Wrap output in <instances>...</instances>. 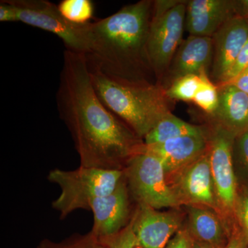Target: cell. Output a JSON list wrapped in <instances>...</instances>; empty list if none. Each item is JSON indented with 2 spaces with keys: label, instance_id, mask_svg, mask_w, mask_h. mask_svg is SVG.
I'll return each instance as SVG.
<instances>
[{
  "label": "cell",
  "instance_id": "18",
  "mask_svg": "<svg viewBox=\"0 0 248 248\" xmlns=\"http://www.w3.org/2000/svg\"><path fill=\"white\" fill-rule=\"evenodd\" d=\"M208 130L181 120L172 113L168 114L155 125L143 138L146 146L162 143L172 139L187 135H205Z\"/></svg>",
  "mask_w": 248,
  "mask_h": 248
},
{
  "label": "cell",
  "instance_id": "3",
  "mask_svg": "<svg viewBox=\"0 0 248 248\" xmlns=\"http://www.w3.org/2000/svg\"><path fill=\"white\" fill-rule=\"evenodd\" d=\"M88 64L98 97L139 138L143 140L161 119L171 113L170 99L160 85L118 79L106 74L89 62Z\"/></svg>",
  "mask_w": 248,
  "mask_h": 248
},
{
  "label": "cell",
  "instance_id": "22",
  "mask_svg": "<svg viewBox=\"0 0 248 248\" xmlns=\"http://www.w3.org/2000/svg\"><path fill=\"white\" fill-rule=\"evenodd\" d=\"M200 76L190 75L182 77L165 89L166 96L170 100L193 102L196 93L200 88Z\"/></svg>",
  "mask_w": 248,
  "mask_h": 248
},
{
  "label": "cell",
  "instance_id": "8",
  "mask_svg": "<svg viewBox=\"0 0 248 248\" xmlns=\"http://www.w3.org/2000/svg\"><path fill=\"white\" fill-rule=\"evenodd\" d=\"M235 137L215 122L208 130L210 170L217 200L225 218L234 213L239 195L232 159Z\"/></svg>",
  "mask_w": 248,
  "mask_h": 248
},
{
  "label": "cell",
  "instance_id": "10",
  "mask_svg": "<svg viewBox=\"0 0 248 248\" xmlns=\"http://www.w3.org/2000/svg\"><path fill=\"white\" fill-rule=\"evenodd\" d=\"M131 199L124 177L115 190L93 201L90 206L94 218L91 233L102 241L123 231L135 210H132Z\"/></svg>",
  "mask_w": 248,
  "mask_h": 248
},
{
  "label": "cell",
  "instance_id": "17",
  "mask_svg": "<svg viewBox=\"0 0 248 248\" xmlns=\"http://www.w3.org/2000/svg\"><path fill=\"white\" fill-rule=\"evenodd\" d=\"M187 207V232L191 237L201 242L226 248L232 228L226 218L212 209L197 205Z\"/></svg>",
  "mask_w": 248,
  "mask_h": 248
},
{
  "label": "cell",
  "instance_id": "1",
  "mask_svg": "<svg viewBox=\"0 0 248 248\" xmlns=\"http://www.w3.org/2000/svg\"><path fill=\"white\" fill-rule=\"evenodd\" d=\"M60 119L71 133L80 166L124 170L144 142L98 97L85 54L65 50L56 94Z\"/></svg>",
  "mask_w": 248,
  "mask_h": 248
},
{
  "label": "cell",
  "instance_id": "23",
  "mask_svg": "<svg viewBox=\"0 0 248 248\" xmlns=\"http://www.w3.org/2000/svg\"><path fill=\"white\" fill-rule=\"evenodd\" d=\"M232 159L235 174L241 172L248 179V130L235 137Z\"/></svg>",
  "mask_w": 248,
  "mask_h": 248
},
{
  "label": "cell",
  "instance_id": "5",
  "mask_svg": "<svg viewBox=\"0 0 248 248\" xmlns=\"http://www.w3.org/2000/svg\"><path fill=\"white\" fill-rule=\"evenodd\" d=\"M187 1H154L147 42L148 60L159 84L183 42Z\"/></svg>",
  "mask_w": 248,
  "mask_h": 248
},
{
  "label": "cell",
  "instance_id": "20",
  "mask_svg": "<svg viewBox=\"0 0 248 248\" xmlns=\"http://www.w3.org/2000/svg\"><path fill=\"white\" fill-rule=\"evenodd\" d=\"M58 6L63 17L74 24H88L94 14L91 0H62Z\"/></svg>",
  "mask_w": 248,
  "mask_h": 248
},
{
  "label": "cell",
  "instance_id": "14",
  "mask_svg": "<svg viewBox=\"0 0 248 248\" xmlns=\"http://www.w3.org/2000/svg\"><path fill=\"white\" fill-rule=\"evenodd\" d=\"M208 133L180 137L150 146L144 144V150L161 161L167 177L198 159L208 151Z\"/></svg>",
  "mask_w": 248,
  "mask_h": 248
},
{
  "label": "cell",
  "instance_id": "29",
  "mask_svg": "<svg viewBox=\"0 0 248 248\" xmlns=\"http://www.w3.org/2000/svg\"><path fill=\"white\" fill-rule=\"evenodd\" d=\"M226 248H248L247 241L240 228H232Z\"/></svg>",
  "mask_w": 248,
  "mask_h": 248
},
{
  "label": "cell",
  "instance_id": "13",
  "mask_svg": "<svg viewBox=\"0 0 248 248\" xmlns=\"http://www.w3.org/2000/svg\"><path fill=\"white\" fill-rule=\"evenodd\" d=\"M213 45L212 37L190 35L178 48L167 73L159 83L166 89L182 77L207 72L211 66Z\"/></svg>",
  "mask_w": 248,
  "mask_h": 248
},
{
  "label": "cell",
  "instance_id": "9",
  "mask_svg": "<svg viewBox=\"0 0 248 248\" xmlns=\"http://www.w3.org/2000/svg\"><path fill=\"white\" fill-rule=\"evenodd\" d=\"M166 179L181 205L206 207L223 217L215 193L209 149L198 159Z\"/></svg>",
  "mask_w": 248,
  "mask_h": 248
},
{
  "label": "cell",
  "instance_id": "25",
  "mask_svg": "<svg viewBox=\"0 0 248 248\" xmlns=\"http://www.w3.org/2000/svg\"><path fill=\"white\" fill-rule=\"evenodd\" d=\"M234 214L239 220L240 229L246 237L248 246V190L241 195H238Z\"/></svg>",
  "mask_w": 248,
  "mask_h": 248
},
{
  "label": "cell",
  "instance_id": "27",
  "mask_svg": "<svg viewBox=\"0 0 248 248\" xmlns=\"http://www.w3.org/2000/svg\"><path fill=\"white\" fill-rule=\"evenodd\" d=\"M165 248H192V238L187 229L179 230Z\"/></svg>",
  "mask_w": 248,
  "mask_h": 248
},
{
  "label": "cell",
  "instance_id": "12",
  "mask_svg": "<svg viewBox=\"0 0 248 248\" xmlns=\"http://www.w3.org/2000/svg\"><path fill=\"white\" fill-rule=\"evenodd\" d=\"M212 39L213 53L210 79L217 86L223 82L248 40V21L234 16L227 21Z\"/></svg>",
  "mask_w": 248,
  "mask_h": 248
},
{
  "label": "cell",
  "instance_id": "2",
  "mask_svg": "<svg viewBox=\"0 0 248 248\" xmlns=\"http://www.w3.org/2000/svg\"><path fill=\"white\" fill-rule=\"evenodd\" d=\"M153 4L152 0H141L89 23L88 62L118 79L153 83L155 75L147 53Z\"/></svg>",
  "mask_w": 248,
  "mask_h": 248
},
{
  "label": "cell",
  "instance_id": "4",
  "mask_svg": "<svg viewBox=\"0 0 248 248\" xmlns=\"http://www.w3.org/2000/svg\"><path fill=\"white\" fill-rule=\"evenodd\" d=\"M124 178V170H107L79 166L73 170H51L49 182L60 187V195L52 202V208L65 219L78 210H90L96 199L115 190Z\"/></svg>",
  "mask_w": 248,
  "mask_h": 248
},
{
  "label": "cell",
  "instance_id": "11",
  "mask_svg": "<svg viewBox=\"0 0 248 248\" xmlns=\"http://www.w3.org/2000/svg\"><path fill=\"white\" fill-rule=\"evenodd\" d=\"M183 216L177 211L160 212L137 204L130 225L143 248H165L182 229Z\"/></svg>",
  "mask_w": 248,
  "mask_h": 248
},
{
  "label": "cell",
  "instance_id": "32",
  "mask_svg": "<svg viewBox=\"0 0 248 248\" xmlns=\"http://www.w3.org/2000/svg\"><path fill=\"white\" fill-rule=\"evenodd\" d=\"M192 238V237H191ZM192 248H222L217 247V246H213L205 243L201 242V241H197L192 238Z\"/></svg>",
  "mask_w": 248,
  "mask_h": 248
},
{
  "label": "cell",
  "instance_id": "33",
  "mask_svg": "<svg viewBox=\"0 0 248 248\" xmlns=\"http://www.w3.org/2000/svg\"></svg>",
  "mask_w": 248,
  "mask_h": 248
},
{
  "label": "cell",
  "instance_id": "21",
  "mask_svg": "<svg viewBox=\"0 0 248 248\" xmlns=\"http://www.w3.org/2000/svg\"><path fill=\"white\" fill-rule=\"evenodd\" d=\"M36 248H110L90 231L86 234H72L60 241L42 240Z\"/></svg>",
  "mask_w": 248,
  "mask_h": 248
},
{
  "label": "cell",
  "instance_id": "30",
  "mask_svg": "<svg viewBox=\"0 0 248 248\" xmlns=\"http://www.w3.org/2000/svg\"><path fill=\"white\" fill-rule=\"evenodd\" d=\"M221 84H230L234 86L248 95V68L238 75L234 79Z\"/></svg>",
  "mask_w": 248,
  "mask_h": 248
},
{
  "label": "cell",
  "instance_id": "16",
  "mask_svg": "<svg viewBox=\"0 0 248 248\" xmlns=\"http://www.w3.org/2000/svg\"><path fill=\"white\" fill-rule=\"evenodd\" d=\"M218 107L211 116L213 122L221 125L235 136L248 130V95L230 84L217 86Z\"/></svg>",
  "mask_w": 248,
  "mask_h": 248
},
{
  "label": "cell",
  "instance_id": "26",
  "mask_svg": "<svg viewBox=\"0 0 248 248\" xmlns=\"http://www.w3.org/2000/svg\"><path fill=\"white\" fill-rule=\"evenodd\" d=\"M247 68H248V40L246 42V44H245L244 47L241 49L237 58L235 60L234 64H233L229 72L227 73L224 80H223L221 84L234 79L238 75L242 73L243 71L247 69Z\"/></svg>",
  "mask_w": 248,
  "mask_h": 248
},
{
  "label": "cell",
  "instance_id": "31",
  "mask_svg": "<svg viewBox=\"0 0 248 248\" xmlns=\"http://www.w3.org/2000/svg\"><path fill=\"white\" fill-rule=\"evenodd\" d=\"M236 16L248 21V0H234Z\"/></svg>",
  "mask_w": 248,
  "mask_h": 248
},
{
  "label": "cell",
  "instance_id": "19",
  "mask_svg": "<svg viewBox=\"0 0 248 248\" xmlns=\"http://www.w3.org/2000/svg\"><path fill=\"white\" fill-rule=\"evenodd\" d=\"M201 83L198 91L196 93L193 102L208 114L210 117L213 115L218 107V89L210 79L207 72L200 75Z\"/></svg>",
  "mask_w": 248,
  "mask_h": 248
},
{
  "label": "cell",
  "instance_id": "7",
  "mask_svg": "<svg viewBox=\"0 0 248 248\" xmlns=\"http://www.w3.org/2000/svg\"><path fill=\"white\" fill-rule=\"evenodd\" d=\"M17 11L19 22L48 31L62 40L66 50L86 55L89 50V23L77 24L63 17L48 0H9Z\"/></svg>",
  "mask_w": 248,
  "mask_h": 248
},
{
  "label": "cell",
  "instance_id": "24",
  "mask_svg": "<svg viewBox=\"0 0 248 248\" xmlns=\"http://www.w3.org/2000/svg\"><path fill=\"white\" fill-rule=\"evenodd\" d=\"M102 241L110 248H143L134 233L130 223L118 234Z\"/></svg>",
  "mask_w": 248,
  "mask_h": 248
},
{
  "label": "cell",
  "instance_id": "28",
  "mask_svg": "<svg viewBox=\"0 0 248 248\" xmlns=\"http://www.w3.org/2000/svg\"><path fill=\"white\" fill-rule=\"evenodd\" d=\"M0 22H19L17 10L9 0H1L0 1Z\"/></svg>",
  "mask_w": 248,
  "mask_h": 248
},
{
  "label": "cell",
  "instance_id": "15",
  "mask_svg": "<svg viewBox=\"0 0 248 248\" xmlns=\"http://www.w3.org/2000/svg\"><path fill=\"white\" fill-rule=\"evenodd\" d=\"M234 16V0H190L187 3L186 29L190 35L212 37Z\"/></svg>",
  "mask_w": 248,
  "mask_h": 248
},
{
  "label": "cell",
  "instance_id": "6",
  "mask_svg": "<svg viewBox=\"0 0 248 248\" xmlns=\"http://www.w3.org/2000/svg\"><path fill=\"white\" fill-rule=\"evenodd\" d=\"M124 172L130 195L137 204L156 210L180 206L161 161L144 148L128 160Z\"/></svg>",
  "mask_w": 248,
  "mask_h": 248
}]
</instances>
